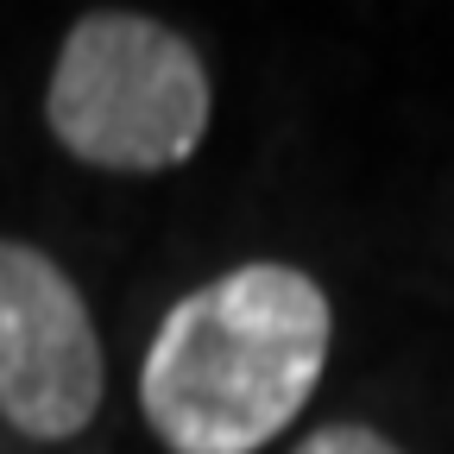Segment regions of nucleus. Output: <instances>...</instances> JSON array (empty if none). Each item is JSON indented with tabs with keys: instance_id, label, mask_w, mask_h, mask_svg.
<instances>
[{
	"instance_id": "obj_1",
	"label": "nucleus",
	"mask_w": 454,
	"mask_h": 454,
	"mask_svg": "<svg viewBox=\"0 0 454 454\" xmlns=\"http://www.w3.org/2000/svg\"><path fill=\"white\" fill-rule=\"evenodd\" d=\"M334 309L297 265H234L164 309L139 411L170 454H259L303 417L328 366Z\"/></svg>"
},
{
	"instance_id": "obj_2",
	"label": "nucleus",
	"mask_w": 454,
	"mask_h": 454,
	"mask_svg": "<svg viewBox=\"0 0 454 454\" xmlns=\"http://www.w3.org/2000/svg\"><path fill=\"white\" fill-rule=\"evenodd\" d=\"M208 70L196 44L145 13L95 7L70 26L44 82V127L70 158L121 177H158L208 139Z\"/></svg>"
},
{
	"instance_id": "obj_3",
	"label": "nucleus",
	"mask_w": 454,
	"mask_h": 454,
	"mask_svg": "<svg viewBox=\"0 0 454 454\" xmlns=\"http://www.w3.org/2000/svg\"><path fill=\"white\" fill-rule=\"evenodd\" d=\"M107 360L76 278L26 240H0V417L32 442L95 423Z\"/></svg>"
},
{
	"instance_id": "obj_4",
	"label": "nucleus",
	"mask_w": 454,
	"mask_h": 454,
	"mask_svg": "<svg viewBox=\"0 0 454 454\" xmlns=\"http://www.w3.org/2000/svg\"><path fill=\"white\" fill-rule=\"evenodd\" d=\"M297 454H404L397 442H385L379 429L366 423H328V429H309L297 442Z\"/></svg>"
}]
</instances>
